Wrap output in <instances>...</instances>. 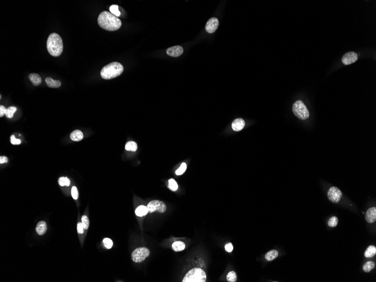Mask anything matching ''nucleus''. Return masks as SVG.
I'll list each match as a JSON object with an SVG mask.
<instances>
[{"label": "nucleus", "mask_w": 376, "mask_h": 282, "mask_svg": "<svg viewBox=\"0 0 376 282\" xmlns=\"http://www.w3.org/2000/svg\"><path fill=\"white\" fill-rule=\"evenodd\" d=\"M245 126V122L242 118H238L235 120L232 123V128L235 131H241L244 128Z\"/></svg>", "instance_id": "obj_13"}, {"label": "nucleus", "mask_w": 376, "mask_h": 282, "mask_svg": "<svg viewBox=\"0 0 376 282\" xmlns=\"http://www.w3.org/2000/svg\"><path fill=\"white\" fill-rule=\"evenodd\" d=\"M279 255V252L275 249H273L267 253L265 256V259L268 261H271L275 260Z\"/></svg>", "instance_id": "obj_19"}, {"label": "nucleus", "mask_w": 376, "mask_h": 282, "mask_svg": "<svg viewBox=\"0 0 376 282\" xmlns=\"http://www.w3.org/2000/svg\"><path fill=\"white\" fill-rule=\"evenodd\" d=\"M172 249L175 252L182 251L185 248V245L184 242L181 241H177L174 242L172 245Z\"/></svg>", "instance_id": "obj_20"}, {"label": "nucleus", "mask_w": 376, "mask_h": 282, "mask_svg": "<svg viewBox=\"0 0 376 282\" xmlns=\"http://www.w3.org/2000/svg\"><path fill=\"white\" fill-rule=\"evenodd\" d=\"M29 79L32 82L33 85L38 86L41 83V78L39 74L37 73H31L29 74Z\"/></svg>", "instance_id": "obj_18"}, {"label": "nucleus", "mask_w": 376, "mask_h": 282, "mask_svg": "<svg viewBox=\"0 0 376 282\" xmlns=\"http://www.w3.org/2000/svg\"><path fill=\"white\" fill-rule=\"evenodd\" d=\"M292 111L295 116L301 120H305L309 117L310 114L306 106L301 100H297L293 104Z\"/></svg>", "instance_id": "obj_5"}, {"label": "nucleus", "mask_w": 376, "mask_h": 282, "mask_svg": "<svg viewBox=\"0 0 376 282\" xmlns=\"http://www.w3.org/2000/svg\"><path fill=\"white\" fill-rule=\"evenodd\" d=\"M338 218L336 216H333L331 218L329 219V220L328 221V224L329 227H336L338 224Z\"/></svg>", "instance_id": "obj_29"}, {"label": "nucleus", "mask_w": 376, "mask_h": 282, "mask_svg": "<svg viewBox=\"0 0 376 282\" xmlns=\"http://www.w3.org/2000/svg\"><path fill=\"white\" fill-rule=\"evenodd\" d=\"M110 12L117 17L121 16V12L119 10V7L117 5H113L109 8Z\"/></svg>", "instance_id": "obj_24"}, {"label": "nucleus", "mask_w": 376, "mask_h": 282, "mask_svg": "<svg viewBox=\"0 0 376 282\" xmlns=\"http://www.w3.org/2000/svg\"><path fill=\"white\" fill-rule=\"evenodd\" d=\"M365 220L368 223H373L376 221V207H372L367 210L365 213Z\"/></svg>", "instance_id": "obj_12"}, {"label": "nucleus", "mask_w": 376, "mask_h": 282, "mask_svg": "<svg viewBox=\"0 0 376 282\" xmlns=\"http://www.w3.org/2000/svg\"><path fill=\"white\" fill-rule=\"evenodd\" d=\"M125 149L127 151H132V152H135L138 149V145L137 144L134 142V141H128L126 143V145H125Z\"/></svg>", "instance_id": "obj_23"}, {"label": "nucleus", "mask_w": 376, "mask_h": 282, "mask_svg": "<svg viewBox=\"0 0 376 282\" xmlns=\"http://www.w3.org/2000/svg\"><path fill=\"white\" fill-rule=\"evenodd\" d=\"M225 249L227 251V252H231L233 250V245L231 243H227V245L225 246Z\"/></svg>", "instance_id": "obj_36"}, {"label": "nucleus", "mask_w": 376, "mask_h": 282, "mask_svg": "<svg viewBox=\"0 0 376 282\" xmlns=\"http://www.w3.org/2000/svg\"><path fill=\"white\" fill-rule=\"evenodd\" d=\"M150 251L146 247H139L135 249L131 254V259L136 263L142 262L149 256Z\"/></svg>", "instance_id": "obj_6"}, {"label": "nucleus", "mask_w": 376, "mask_h": 282, "mask_svg": "<svg viewBox=\"0 0 376 282\" xmlns=\"http://www.w3.org/2000/svg\"><path fill=\"white\" fill-rule=\"evenodd\" d=\"M71 194L74 199L76 200L78 198V191L77 190V187L75 186L72 187V190H71Z\"/></svg>", "instance_id": "obj_33"}, {"label": "nucleus", "mask_w": 376, "mask_h": 282, "mask_svg": "<svg viewBox=\"0 0 376 282\" xmlns=\"http://www.w3.org/2000/svg\"><path fill=\"white\" fill-rule=\"evenodd\" d=\"M358 59V54L354 52H349L343 55L342 58V62L345 65H350L356 62Z\"/></svg>", "instance_id": "obj_9"}, {"label": "nucleus", "mask_w": 376, "mask_h": 282, "mask_svg": "<svg viewBox=\"0 0 376 282\" xmlns=\"http://www.w3.org/2000/svg\"><path fill=\"white\" fill-rule=\"evenodd\" d=\"M219 25L218 19L211 18L208 20L206 25V30L208 33H213L217 29Z\"/></svg>", "instance_id": "obj_10"}, {"label": "nucleus", "mask_w": 376, "mask_h": 282, "mask_svg": "<svg viewBox=\"0 0 376 282\" xmlns=\"http://www.w3.org/2000/svg\"><path fill=\"white\" fill-rule=\"evenodd\" d=\"M48 229V227L45 221H40L38 223L36 227V230L37 233V234L40 235H42L44 234H45V233L46 232Z\"/></svg>", "instance_id": "obj_14"}, {"label": "nucleus", "mask_w": 376, "mask_h": 282, "mask_svg": "<svg viewBox=\"0 0 376 282\" xmlns=\"http://www.w3.org/2000/svg\"><path fill=\"white\" fill-rule=\"evenodd\" d=\"M206 274L201 268L195 267L188 271L183 279V282H205Z\"/></svg>", "instance_id": "obj_4"}, {"label": "nucleus", "mask_w": 376, "mask_h": 282, "mask_svg": "<svg viewBox=\"0 0 376 282\" xmlns=\"http://www.w3.org/2000/svg\"><path fill=\"white\" fill-rule=\"evenodd\" d=\"M124 70V66L121 63L112 62L102 68L100 75L103 79L110 80L120 76L123 73Z\"/></svg>", "instance_id": "obj_3"}, {"label": "nucleus", "mask_w": 376, "mask_h": 282, "mask_svg": "<svg viewBox=\"0 0 376 282\" xmlns=\"http://www.w3.org/2000/svg\"><path fill=\"white\" fill-rule=\"evenodd\" d=\"M10 141L11 143L13 145H19L21 143V140L20 139H15V136L14 135H11L10 137Z\"/></svg>", "instance_id": "obj_35"}, {"label": "nucleus", "mask_w": 376, "mask_h": 282, "mask_svg": "<svg viewBox=\"0 0 376 282\" xmlns=\"http://www.w3.org/2000/svg\"><path fill=\"white\" fill-rule=\"evenodd\" d=\"M70 137L74 141H80L84 137L83 133L80 130H76L71 132Z\"/></svg>", "instance_id": "obj_16"}, {"label": "nucleus", "mask_w": 376, "mask_h": 282, "mask_svg": "<svg viewBox=\"0 0 376 282\" xmlns=\"http://www.w3.org/2000/svg\"><path fill=\"white\" fill-rule=\"evenodd\" d=\"M98 23L102 28L108 31L117 30L122 26L121 20L109 11L101 12L98 16Z\"/></svg>", "instance_id": "obj_1"}, {"label": "nucleus", "mask_w": 376, "mask_h": 282, "mask_svg": "<svg viewBox=\"0 0 376 282\" xmlns=\"http://www.w3.org/2000/svg\"><path fill=\"white\" fill-rule=\"evenodd\" d=\"M47 49L50 55L57 57L62 54L63 50V44L62 38L58 33L50 34L47 41Z\"/></svg>", "instance_id": "obj_2"}, {"label": "nucleus", "mask_w": 376, "mask_h": 282, "mask_svg": "<svg viewBox=\"0 0 376 282\" xmlns=\"http://www.w3.org/2000/svg\"><path fill=\"white\" fill-rule=\"evenodd\" d=\"M8 162V158L5 156H1L0 157V163L2 164L5 163H7Z\"/></svg>", "instance_id": "obj_38"}, {"label": "nucleus", "mask_w": 376, "mask_h": 282, "mask_svg": "<svg viewBox=\"0 0 376 282\" xmlns=\"http://www.w3.org/2000/svg\"><path fill=\"white\" fill-rule=\"evenodd\" d=\"M6 109H6V108L4 105H0V117H1L4 116V115L5 114Z\"/></svg>", "instance_id": "obj_37"}, {"label": "nucleus", "mask_w": 376, "mask_h": 282, "mask_svg": "<svg viewBox=\"0 0 376 282\" xmlns=\"http://www.w3.org/2000/svg\"><path fill=\"white\" fill-rule=\"evenodd\" d=\"M58 183L62 187H64V186L68 187L70 185V180L66 177H61L59 179Z\"/></svg>", "instance_id": "obj_26"}, {"label": "nucleus", "mask_w": 376, "mask_h": 282, "mask_svg": "<svg viewBox=\"0 0 376 282\" xmlns=\"http://www.w3.org/2000/svg\"><path fill=\"white\" fill-rule=\"evenodd\" d=\"M327 196L329 200L334 203H338L342 198V193L340 189L336 187H332L329 188Z\"/></svg>", "instance_id": "obj_8"}, {"label": "nucleus", "mask_w": 376, "mask_h": 282, "mask_svg": "<svg viewBox=\"0 0 376 282\" xmlns=\"http://www.w3.org/2000/svg\"><path fill=\"white\" fill-rule=\"evenodd\" d=\"M16 110H17V108L15 106H9L6 109V112L5 113L6 117L9 118L13 117L14 114Z\"/></svg>", "instance_id": "obj_25"}, {"label": "nucleus", "mask_w": 376, "mask_h": 282, "mask_svg": "<svg viewBox=\"0 0 376 282\" xmlns=\"http://www.w3.org/2000/svg\"><path fill=\"white\" fill-rule=\"evenodd\" d=\"M148 212H149V211H148V207L147 206L146 207L145 205H140L138 207H137V209L135 210L136 215L139 216V217L145 216Z\"/></svg>", "instance_id": "obj_17"}, {"label": "nucleus", "mask_w": 376, "mask_h": 282, "mask_svg": "<svg viewBox=\"0 0 376 282\" xmlns=\"http://www.w3.org/2000/svg\"><path fill=\"white\" fill-rule=\"evenodd\" d=\"M183 48L180 46H175L167 49L166 52L167 55L172 57H178L183 53Z\"/></svg>", "instance_id": "obj_11"}, {"label": "nucleus", "mask_w": 376, "mask_h": 282, "mask_svg": "<svg viewBox=\"0 0 376 282\" xmlns=\"http://www.w3.org/2000/svg\"><path fill=\"white\" fill-rule=\"evenodd\" d=\"M186 168H187V166H186V163H183L181 165L180 167H179V169L176 171V175H183V173L185 172Z\"/></svg>", "instance_id": "obj_30"}, {"label": "nucleus", "mask_w": 376, "mask_h": 282, "mask_svg": "<svg viewBox=\"0 0 376 282\" xmlns=\"http://www.w3.org/2000/svg\"><path fill=\"white\" fill-rule=\"evenodd\" d=\"M376 254V247L374 245H370L364 253V256L367 258H372Z\"/></svg>", "instance_id": "obj_21"}, {"label": "nucleus", "mask_w": 376, "mask_h": 282, "mask_svg": "<svg viewBox=\"0 0 376 282\" xmlns=\"http://www.w3.org/2000/svg\"><path fill=\"white\" fill-rule=\"evenodd\" d=\"M147 207L150 213L154 212L164 213L167 210L166 205L164 202L159 200H153L150 202L147 205Z\"/></svg>", "instance_id": "obj_7"}, {"label": "nucleus", "mask_w": 376, "mask_h": 282, "mask_svg": "<svg viewBox=\"0 0 376 282\" xmlns=\"http://www.w3.org/2000/svg\"><path fill=\"white\" fill-rule=\"evenodd\" d=\"M103 243H104V246L106 247L107 249H110L112 247L113 245V241L109 238H107L104 239Z\"/></svg>", "instance_id": "obj_32"}, {"label": "nucleus", "mask_w": 376, "mask_h": 282, "mask_svg": "<svg viewBox=\"0 0 376 282\" xmlns=\"http://www.w3.org/2000/svg\"><path fill=\"white\" fill-rule=\"evenodd\" d=\"M77 232L79 234H83L84 233V227L82 223H77Z\"/></svg>", "instance_id": "obj_34"}, {"label": "nucleus", "mask_w": 376, "mask_h": 282, "mask_svg": "<svg viewBox=\"0 0 376 282\" xmlns=\"http://www.w3.org/2000/svg\"><path fill=\"white\" fill-rule=\"evenodd\" d=\"M376 264L373 261H368L365 263L363 267V270L365 273H369L375 267Z\"/></svg>", "instance_id": "obj_22"}, {"label": "nucleus", "mask_w": 376, "mask_h": 282, "mask_svg": "<svg viewBox=\"0 0 376 282\" xmlns=\"http://www.w3.org/2000/svg\"><path fill=\"white\" fill-rule=\"evenodd\" d=\"M46 84L49 87L51 88H58L61 86V82L59 80H54L52 78L48 77L45 80Z\"/></svg>", "instance_id": "obj_15"}, {"label": "nucleus", "mask_w": 376, "mask_h": 282, "mask_svg": "<svg viewBox=\"0 0 376 282\" xmlns=\"http://www.w3.org/2000/svg\"><path fill=\"white\" fill-rule=\"evenodd\" d=\"M168 187L172 191H176L178 189V185L175 180L173 179L168 180Z\"/></svg>", "instance_id": "obj_28"}, {"label": "nucleus", "mask_w": 376, "mask_h": 282, "mask_svg": "<svg viewBox=\"0 0 376 282\" xmlns=\"http://www.w3.org/2000/svg\"><path fill=\"white\" fill-rule=\"evenodd\" d=\"M82 225H83L84 227L85 230L88 229V228L89 227L90 222H89V220H88V216H86V215H84V216L82 217Z\"/></svg>", "instance_id": "obj_31"}, {"label": "nucleus", "mask_w": 376, "mask_h": 282, "mask_svg": "<svg viewBox=\"0 0 376 282\" xmlns=\"http://www.w3.org/2000/svg\"><path fill=\"white\" fill-rule=\"evenodd\" d=\"M227 280L229 282H235L237 280V276L234 271H230L227 275Z\"/></svg>", "instance_id": "obj_27"}]
</instances>
